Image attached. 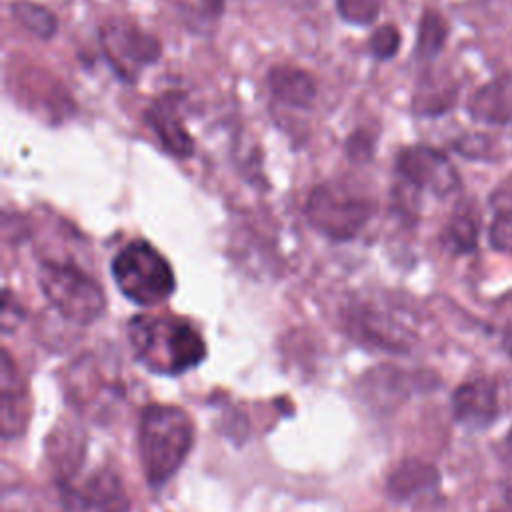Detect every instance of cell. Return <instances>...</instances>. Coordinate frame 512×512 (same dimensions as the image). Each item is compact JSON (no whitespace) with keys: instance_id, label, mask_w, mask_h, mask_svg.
<instances>
[{"instance_id":"26","label":"cell","mask_w":512,"mask_h":512,"mask_svg":"<svg viewBox=\"0 0 512 512\" xmlns=\"http://www.w3.org/2000/svg\"><path fill=\"white\" fill-rule=\"evenodd\" d=\"M502 346H504L506 354L512 358V324H508L502 332Z\"/></svg>"},{"instance_id":"16","label":"cell","mask_w":512,"mask_h":512,"mask_svg":"<svg viewBox=\"0 0 512 512\" xmlns=\"http://www.w3.org/2000/svg\"><path fill=\"white\" fill-rule=\"evenodd\" d=\"M478 244V222L468 212H456L442 232V246L456 254H470Z\"/></svg>"},{"instance_id":"13","label":"cell","mask_w":512,"mask_h":512,"mask_svg":"<svg viewBox=\"0 0 512 512\" xmlns=\"http://www.w3.org/2000/svg\"><path fill=\"white\" fill-rule=\"evenodd\" d=\"M68 500L80 510L94 508L100 512H124L128 508L122 486L112 474H96L86 480L82 488H70Z\"/></svg>"},{"instance_id":"12","label":"cell","mask_w":512,"mask_h":512,"mask_svg":"<svg viewBox=\"0 0 512 512\" xmlns=\"http://www.w3.org/2000/svg\"><path fill=\"white\" fill-rule=\"evenodd\" d=\"M2 406H0V428L4 438L16 436L24 430L28 422V400L24 384L18 378V372L12 364L10 354L2 352Z\"/></svg>"},{"instance_id":"7","label":"cell","mask_w":512,"mask_h":512,"mask_svg":"<svg viewBox=\"0 0 512 512\" xmlns=\"http://www.w3.org/2000/svg\"><path fill=\"white\" fill-rule=\"evenodd\" d=\"M396 172L406 184L418 190H428L440 198L452 194L460 186V176L448 156L426 144L400 150L396 156Z\"/></svg>"},{"instance_id":"17","label":"cell","mask_w":512,"mask_h":512,"mask_svg":"<svg viewBox=\"0 0 512 512\" xmlns=\"http://www.w3.org/2000/svg\"><path fill=\"white\" fill-rule=\"evenodd\" d=\"M446 38H448V26L444 18L434 10H426L418 22L416 56L424 60L438 56L446 44Z\"/></svg>"},{"instance_id":"22","label":"cell","mask_w":512,"mask_h":512,"mask_svg":"<svg viewBox=\"0 0 512 512\" xmlns=\"http://www.w3.org/2000/svg\"><path fill=\"white\" fill-rule=\"evenodd\" d=\"M454 148L458 150V154L466 156V158H488L490 152V140L484 134H468L460 140L454 142Z\"/></svg>"},{"instance_id":"23","label":"cell","mask_w":512,"mask_h":512,"mask_svg":"<svg viewBox=\"0 0 512 512\" xmlns=\"http://www.w3.org/2000/svg\"><path fill=\"white\" fill-rule=\"evenodd\" d=\"M346 152H348V156H350L352 160H356V162H366V160H370V156H372L370 138H368L366 134H362V132L352 134V136L348 138V142H346Z\"/></svg>"},{"instance_id":"27","label":"cell","mask_w":512,"mask_h":512,"mask_svg":"<svg viewBox=\"0 0 512 512\" xmlns=\"http://www.w3.org/2000/svg\"><path fill=\"white\" fill-rule=\"evenodd\" d=\"M504 496L508 506L512 508V470H506V478H504Z\"/></svg>"},{"instance_id":"4","label":"cell","mask_w":512,"mask_h":512,"mask_svg":"<svg viewBox=\"0 0 512 512\" xmlns=\"http://www.w3.org/2000/svg\"><path fill=\"white\" fill-rule=\"evenodd\" d=\"M38 284L52 308L74 324H92L106 310L102 286L74 264L44 260L38 268Z\"/></svg>"},{"instance_id":"14","label":"cell","mask_w":512,"mask_h":512,"mask_svg":"<svg viewBox=\"0 0 512 512\" xmlns=\"http://www.w3.org/2000/svg\"><path fill=\"white\" fill-rule=\"evenodd\" d=\"M440 482L438 470L420 460L402 462L388 478V492L396 500H412L420 494L432 492Z\"/></svg>"},{"instance_id":"19","label":"cell","mask_w":512,"mask_h":512,"mask_svg":"<svg viewBox=\"0 0 512 512\" xmlns=\"http://www.w3.org/2000/svg\"><path fill=\"white\" fill-rule=\"evenodd\" d=\"M336 10L346 22L368 26L380 14V0H336Z\"/></svg>"},{"instance_id":"15","label":"cell","mask_w":512,"mask_h":512,"mask_svg":"<svg viewBox=\"0 0 512 512\" xmlns=\"http://www.w3.org/2000/svg\"><path fill=\"white\" fill-rule=\"evenodd\" d=\"M10 12L22 28L40 40H50L58 30L56 16L42 4L30 0H14L10 4Z\"/></svg>"},{"instance_id":"9","label":"cell","mask_w":512,"mask_h":512,"mask_svg":"<svg viewBox=\"0 0 512 512\" xmlns=\"http://www.w3.org/2000/svg\"><path fill=\"white\" fill-rule=\"evenodd\" d=\"M178 106V94H164L148 106L144 118L168 154L188 158L194 154V140L178 114Z\"/></svg>"},{"instance_id":"11","label":"cell","mask_w":512,"mask_h":512,"mask_svg":"<svg viewBox=\"0 0 512 512\" xmlns=\"http://www.w3.org/2000/svg\"><path fill=\"white\" fill-rule=\"evenodd\" d=\"M266 80H268L270 94L278 102L292 108H310L318 96V86L314 76L296 66H288V64L272 66Z\"/></svg>"},{"instance_id":"10","label":"cell","mask_w":512,"mask_h":512,"mask_svg":"<svg viewBox=\"0 0 512 512\" xmlns=\"http://www.w3.org/2000/svg\"><path fill=\"white\" fill-rule=\"evenodd\" d=\"M468 114L482 124L512 122V70L482 84L468 100Z\"/></svg>"},{"instance_id":"21","label":"cell","mask_w":512,"mask_h":512,"mask_svg":"<svg viewBox=\"0 0 512 512\" xmlns=\"http://www.w3.org/2000/svg\"><path fill=\"white\" fill-rule=\"evenodd\" d=\"M490 246L498 252H512V210H498L488 230Z\"/></svg>"},{"instance_id":"5","label":"cell","mask_w":512,"mask_h":512,"mask_svg":"<svg viewBox=\"0 0 512 512\" xmlns=\"http://www.w3.org/2000/svg\"><path fill=\"white\" fill-rule=\"evenodd\" d=\"M372 202L346 184H318L306 202L308 222L336 242L352 240L372 218Z\"/></svg>"},{"instance_id":"29","label":"cell","mask_w":512,"mask_h":512,"mask_svg":"<svg viewBox=\"0 0 512 512\" xmlns=\"http://www.w3.org/2000/svg\"><path fill=\"white\" fill-rule=\"evenodd\" d=\"M496 512H512V508L508 506V510H496Z\"/></svg>"},{"instance_id":"2","label":"cell","mask_w":512,"mask_h":512,"mask_svg":"<svg viewBox=\"0 0 512 512\" xmlns=\"http://www.w3.org/2000/svg\"><path fill=\"white\" fill-rule=\"evenodd\" d=\"M138 442L144 476L152 488H160L178 472L192 448V420L178 406L150 404L140 416Z\"/></svg>"},{"instance_id":"3","label":"cell","mask_w":512,"mask_h":512,"mask_svg":"<svg viewBox=\"0 0 512 512\" xmlns=\"http://www.w3.org/2000/svg\"><path fill=\"white\" fill-rule=\"evenodd\" d=\"M110 270L118 290L138 306H156L176 290V276L170 262L142 238L118 250Z\"/></svg>"},{"instance_id":"24","label":"cell","mask_w":512,"mask_h":512,"mask_svg":"<svg viewBox=\"0 0 512 512\" xmlns=\"http://www.w3.org/2000/svg\"><path fill=\"white\" fill-rule=\"evenodd\" d=\"M12 316L16 318V322H20L24 318L22 308L16 302H12V294L8 290H4V298H2V330L4 332H10V324H12L10 318Z\"/></svg>"},{"instance_id":"25","label":"cell","mask_w":512,"mask_h":512,"mask_svg":"<svg viewBox=\"0 0 512 512\" xmlns=\"http://www.w3.org/2000/svg\"><path fill=\"white\" fill-rule=\"evenodd\" d=\"M502 460L506 464V470H512V428L508 430V434L502 442Z\"/></svg>"},{"instance_id":"18","label":"cell","mask_w":512,"mask_h":512,"mask_svg":"<svg viewBox=\"0 0 512 512\" xmlns=\"http://www.w3.org/2000/svg\"><path fill=\"white\" fill-rule=\"evenodd\" d=\"M458 96V88L454 86H426L420 88L414 98V112L420 116H438L448 112Z\"/></svg>"},{"instance_id":"20","label":"cell","mask_w":512,"mask_h":512,"mask_svg":"<svg viewBox=\"0 0 512 512\" xmlns=\"http://www.w3.org/2000/svg\"><path fill=\"white\" fill-rule=\"evenodd\" d=\"M400 32L394 24H384L370 36V52L378 60H390L400 48Z\"/></svg>"},{"instance_id":"8","label":"cell","mask_w":512,"mask_h":512,"mask_svg":"<svg viewBox=\"0 0 512 512\" xmlns=\"http://www.w3.org/2000/svg\"><path fill=\"white\" fill-rule=\"evenodd\" d=\"M500 414L498 384L490 378H474L452 392V416L470 430L488 428Z\"/></svg>"},{"instance_id":"1","label":"cell","mask_w":512,"mask_h":512,"mask_svg":"<svg viewBox=\"0 0 512 512\" xmlns=\"http://www.w3.org/2000/svg\"><path fill=\"white\" fill-rule=\"evenodd\" d=\"M128 342L136 360L154 374L178 376L206 358V342L194 326L178 318L134 316Z\"/></svg>"},{"instance_id":"28","label":"cell","mask_w":512,"mask_h":512,"mask_svg":"<svg viewBox=\"0 0 512 512\" xmlns=\"http://www.w3.org/2000/svg\"><path fill=\"white\" fill-rule=\"evenodd\" d=\"M204 4L208 10H214V12L222 10V0H204Z\"/></svg>"},{"instance_id":"6","label":"cell","mask_w":512,"mask_h":512,"mask_svg":"<svg viewBox=\"0 0 512 512\" xmlns=\"http://www.w3.org/2000/svg\"><path fill=\"white\" fill-rule=\"evenodd\" d=\"M100 44L116 74L130 82L140 68L154 64L162 52L156 36L134 24L120 22H110L100 30Z\"/></svg>"}]
</instances>
